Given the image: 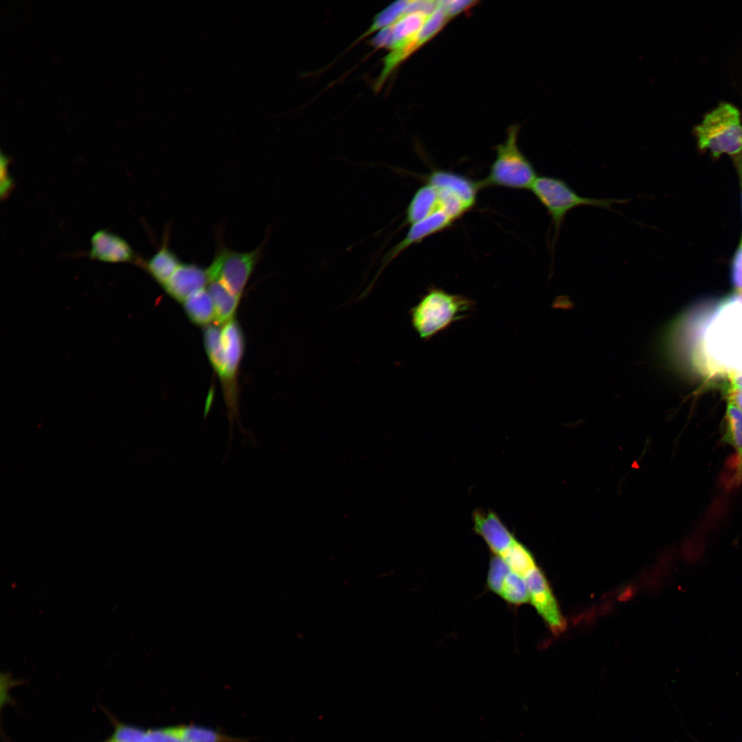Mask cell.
Segmentation results:
<instances>
[{
  "instance_id": "1",
  "label": "cell",
  "mask_w": 742,
  "mask_h": 742,
  "mask_svg": "<svg viewBox=\"0 0 742 742\" xmlns=\"http://www.w3.org/2000/svg\"><path fill=\"white\" fill-rule=\"evenodd\" d=\"M677 365L724 389L742 378V299L736 293L681 315L666 338Z\"/></svg>"
},
{
  "instance_id": "2",
  "label": "cell",
  "mask_w": 742,
  "mask_h": 742,
  "mask_svg": "<svg viewBox=\"0 0 742 742\" xmlns=\"http://www.w3.org/2000/svg\"><path fill=\"white\" fill-rule=\"evenodd\" d=\"M475 310V302L471 299L431 286L410 309L409 315L419 337L428 341L453 323L469 317Z\"/></svg>"
},
{
  "instance_id": "3",
  "label": "cell",
  "mask_w": 742,
  "mask_h": 742,
  "mask_svg": "<svg viewBox=\"0 0 742 742\" xmlns=\"http://www.w3.org/2000/svg\"><path fill=\"white\" fill-rule=\"evenodd\" d=\"M698 146L708 150L715 157L723 154L742 155V122L739 109L722 102L706 113L693 128Z\"/></svg>"
},
{
  "instance_id": "4",
  "label": "cell",
  "mask_w": 742,
  "mask_h": 742,
  "mask_svg": "<svg viewBox=\"0 0 742 742\" xmlns=\"http://www.w3.org/2000/svg\"><path fill=\"white\" fill-rule=\"evenodd\" d=\"M530 190L543 205L551 218L554 227L555 243L566 214L580 206H594L612 210L615 204H626L629 199H597L579 195L563 179L549 177H537Z\"/></svg>"
},
{
  "instance_id": "5",
  "label": "cell",
  "mask_w": 742,
  "mask_h": 742,
  "mask_svg": "<svg viewBox=\"0 0 742 742\" xmlns=\"http://www.w3.org/2000/svg\"><path fill=\"white\" fill-rule=\"evenodd\" d=\"M518 131L517 126H510L505 141L496 146V157L488 175L480 181L482 188L502 187L530 190L537 178L534 166L518 146Z\"/></svg>"
},
{
  "instance_id": "6",
  "label": "cell",
  "mask_w": 742,
  "mask_h": 742,
  "mask_svg": "<svg viewBox=\"0 0 742 742\" xmlns=\"http://www.w3.org/2000/svg\"><path fill=\"white\" fill-rule=\"evenodd\" d=\"M261 254L260 248L238 252L225 247L218 248L208 267L210 281H218L234 295L240 297Z\"/></svg>"
},
{
  "instance_id": "7",
  "label": "cell",
  "mask_w": 742,
  "mask_h": 742,
  "mask_svg": "<svg viewBox=\"0 0 742 742\" xmlns=\"http://www.w3.org/2000/svg\"><path fill=\"white\" fill-rule=\"evenodd\" d=\"M523 578L528 587L530 600L539 614L555 635L563 632L566 628V622L543 572L536 565Z\"/></svg>"
},
{
  "instance_id": "8",
  "label": "cell",
  "mask_w": 742,
  "mask_h": 742,
  "mask_svg": "<svg viewBox=\"0 0 742 742\" xmlns=\"http://www.w3.org/2000/svg\"><path fill=\"white\" fill-rule=\"evenodd\" d=\"M455 221L451 216L440 209L426 218L411 225L405 237L385 254L379 273L406 249L447 229Z\"/></svg>"
},
{
  "instance_id": "9",
  "label": "cell",
  "mask_w": 742,
  "mask_h": 742,
  "mask_svg": "<svg viewBox=\"0 0 742 742\" xmlns=\"http://www.w3.org/2000/svg\"><path fill=\"white\" fill-rule=\"evenodd\" d=\"M473 529L484 540L489 549L497 556L504 552L516 539L499 517L493 511L475 510Z\"/></svg>"
},
{
  "instance_id": "10",
  "label": "cell",
  "mask_w": 742,
  "mask_h": 742,
  "mask_svg": "<svg viewBox=\"0 0 742 742\" xmlns=\"http://www.w3.org/2000/svg\"><path fill=\"white\" fill-rule=\"evenodd\" d=\"M89 258L105 262H131L135 253L121 236L105 229L97 231L91 238Z\"/></svg>"
},
{
  "instance_id": "11",
  "label": "cell",
  "mask_w": 742,
  "mask_h": 742,
  "mask_svg": "<svg viewBox=\"0 0 742 742\" xmlns=\"http://www.w3.org/2000/svg\"><path fill=\"white\" fill-rule=\"evenodd\" d=\"M210 281L207 269L192 263L181 264L164 285L172 297L183 302L194 293L200 291Z\"/></svg>"
},
{
  "instance_id": "12",
  "label": "cell",
  "mask_w": 742,
  "mask_h": 742,
  "mask_svg": "<svg viewBox=\"0 0 742 742\" xmlns=\"http://www.w3.org/2000/svg\"><path fill=\"white\" fill-rule=\"evenodd\" d=\"M427 183L436 188L447 189L457 194L471 210L481 186L469 177L445 170H434L426 177Z\"/></svg>"
},
{
  "instance_id": "13",
  "label": "cell",
  "mask_w": 742,
  "mask_h": 742,
  "mask_svg": "<svg viewBox=\"0 0 742 742\" xmlns=\"http://www.w3.org/2000/svg\"><path fill=\"white\" fill-rule=\"evenodd\" d=\"M222 343L225 362L222 380L231 384L236 377L244 349L243 332L234 318L225 323L222 329Z\"/></svg>"
},
{
  "instance_id": "14",
  "label": "cell",
  "mask_w": 742,
  "mask_h": 742,
  "mask_svg": "<svg viewBox=\"0 0 742 742\" xmlns=\"http://www.w3.org/2000/svg\"><path fill=\"white\" fill-rule=\"evenodd\" d=\"M440 209L436 189L426 183L413 195L406 210L405 221L413 225Z\"/></svg>"
},
{
  "instance_id": "15",
  "label": "cell",
  "mask_w": 742,
  "mask_h": 742,
  "mask_svg": "<svg viewBox=\"0 0 742 742\" xmlns=\"http://www.w3.org/2000/svg\"><path fill=\"white\" fill-rule=\"evenodd\" d=\"M429 15L423 12H413L403 15L391 25L393 45L391 50L416 44L418 47L417 36Z\"/></svg>"
},
{
  "instance_id": "16",
  "label": "cell",
  "mask_w": 742,
  "mask_h": 742,
  "mask_svg": "<svg viewBox=\"0 0 742 742\" xmlns=\"http://www.w3.org/2000/svg\"><path fill=\"white\" fill-rule=\"evenodd\" d=\"M723 440L732 446L738 456V479L742 478V410L734 403L728 401L725 416Z\"/></svg>"
},
{
  "instance_id": "17",
  "label": "cell",
  "mask_w": 742,
  "mask_h": 742,
  "mask_svg": "<svg viewBox=\"0 0 742 742\" xmlns=\"http://www.w3.org/2000/svg\"><path fill=\"white\" fill-rule=\"evenodd\" d=\"M180 265L178 256L168 247L166 241L147 261L145 267L153 278L164 286Z\"/></svg>"
},
{
  "instance_id": "18",
  "label": "cell",
  "mask_w": 742,
  "mask_h": 742,
  "mask_svg": "<svg viewBox=\"0 0 742 742\" xmlns=\"http://www.w3.org/2000/svg\"><path fill=\"white\" fill-rule=\"evenodd\" d=\"M183 302L186 313L193 323L206 325L215 320L214 305L210 293L206 289H203L194 293Z\"/></svg>"
},
{
  "instance_id": "19",
  "label": "cell",
  "mask_w": 742,
  "mask_h": 742,
  "mask_svg": "<svg viewBox=\"0 0 742 742\" xmlns=\"http://www.w3.org/2000/svg\"><path fill=\"white\" fill-rule=\"evenodd\" d=\"M208 292L214 305L216 323L225 324L233 319L240 297L234 295L218 281H210Z\"/></svg>"
},
{
  "instance_id": "20",
  "label": "cell",
  "mask_w": 742,
  "mask_h": 742,
  "mask_svg": "<svg viewBox=\"0 0 742 742\" xmlns=\"http://www.w3.org/2000/svg\"><path fill=\"white\" fill-rule=\"evenodd\" d=\"M166 730L186 742H241L240 739L223 735L212 730L196 726L166 728Z\"/></svg>"
},
{
  "instance_id": "21",
  "label": "cell",
  "mask_w": 742,
  "mask_h": 742,
  "mask_svg": "<svg viewBox=\"0 0 742 742\" xmlns=\"http://www.w3.org/2000/svg\"><path fill=\"white\" fill-rule=\"evenodd\" d=\"M203 338L210 363L222 379L225 370L222 329L217 325H207L204 328Z\"/></svg>"
},
{
  "instance_id": "22",
  "label": "cell",
  "mask_w": 742,
  "mask_h": 742,
  "mask_svg": "<svg viewBox=\"0 0 742 742\" xmlns=\"http://www.w3.org/2000/svg\"><path fill=\"white\" fill-rule=\"evenodd\" d=\"M499 556L506 562L512 572L522 577L537 565L531 552L517 540Z\"/></svg>"
},
{
  "instance_id": "23",
  "label": "cell",
  "mask_w": 742,
  "mask_h": 742,
  "mask_svg": "<svg viewBox=\"0 0 742 742\" xmlns=\"http://www.w3.org/2000/svg\"><path fill=\"white\" fill-rule=\"evenodd\" d=\"M499 596L514 605H520L530 600L524 578L512 571L505 578Z\"/></svg>"
},
{
  "instance_id": "24",
  "label": "cell",
  "mask_w": 742,
  "mask_h": 742,
  "mask_svg": "<svg viewBox=\"0 0 742 742\" xmlns=\"http://www.w3.org/2000/svg\"><path fill=\"white\" fill-rule=\"evenodd\" d=\"M408 1V0L395 1L379 12L374 17L368 30L359 38H365L377 30H382L394 23L400 17L404 15V11Z\"/></svg>"
},
{
  "instance_id": "25",
  "label": "cell",
  "mask_w": 742,
  "mask_h": 742,
  "mask_svg": "<svg viewBox=\"0 0 742 742\" xmlns=\"http://www.w3.org/2000/svg\"><path fill=\"white\" fill-rule=\"evenodd\" d=\"M510 571L506 562L500 556L495 554L490 561L487 577L488 588L499 596L504 581Z\"/></svg>"
},
{
  "instance_id": "26",
  "label": "cell",
  "mask_w": 742,
  "mask_h": 742,
  "mask_svg": "<svg viewBox=\"0 0 742 742\" xmlns=\"http://www.w3.org/2000/svg\"><path fill=\"white\" fill-rule=\"evenodd\" d=\"M449 20L444 10L440 7L427 18L423 27L418 34L417 40L420 47L431 38Z\"/></svg>"
},
{
  "instance_id": "27",
  "label": "cell",
  "mask_w": 742,
  "mask_h": 742,
  "mask_svg": "<svg viewBox=\"0 0 742 742\" xmlns=\"http://www.w3.org/2000/svg\"><path fill=\"white\" fill-rule=\"evenodd\" d=\"M11 159L1 152L0 157V194L2 200L6 199L14 188V181L8 172Z\"/></svg>"
},
{
  "instance_id": "28",
  "label": "cell",
  "mask_w": 742,
  "mask_h": 742,
  "mask_svg": "<svg viewBox=\"0 0 742 742\" xmlns=\"http://www.w3.org/2000/svg\"><path fill=\"white\" fill-rule=\"evenodd\" d=\"M732 280L737 293H742V241L734 257L732 265Z\"/></svg>"
},
{
  "instance_id": "29",
  "label": "cell",
  "mask_w": 742,
  "mask_h": 742,
  "mask_svg": "<svg viewBox=\"0 0 742 742\" xmlns=\"http://www.w3.org/2000/svg\"><path fill=\"white\" fill-rule=\"evenodd\" d=\"M473 3L474 1H472L464 0L439 1V5L450 19L468 7L471 6Z\"/></svg>"
},
{
  "instance_id": "30",
  "label": "cell",
  "mask_w": 742,
  "mask_h": 742,
  "mask_svg": "<svg viewBox=\"0 0 742 742\" xmlns=\"http://www.w3.org/2000/svg\"><path fill=\"white\" fill-rule=\"evenodd\" d=\"M727 401H731L742 410V378L734 380L724 389Z\"/></svg>"
},
{
  "instance_id": "31",
  "label": "cell",
  "mask_w": 742,
  "mask_h": 742,
  "mask_svg": "<svg viewBox=\"0 0 742 742\" xmlns=\"http://www.w3.org/2000/svg\"><path fill=\"white\" fill-rule=\"evenodd\" d=\"M371 44L376 48L387 47L390 49L393 45V36L391 26L379 31L372 39Z\"/></svg>"
},
{
  "instance_id": "32",
  "label": "cell",
  "mask_w": 742,
  "mask_h": 742,
  "mask_svg": "<svg viewBox=\"0 0 742 742\" xmlns=\"http://www.w3.org/2000/svg\"><path fill=\"white\" fill-rule=\"evenodd\" d=\"M149 731L154 742H186L170 734L165 728L149 730Z\"/></svg>"
},
{
  "instance_id": "33",
  "label": "cell",
  "mask_w": 742,
  "mask_h": 742,
  "mask_svg": "<svg viewBox=\"0 0 742 742\" xmlns=\"http://www.w3.org/2000/svg\"><path fill=\"white\" fill-rule=\"evenodd\" d=\"M105 742H117V741H116L113 740V739L110 738L109 739H108Z\"/></svg>"
}]
</instances>
